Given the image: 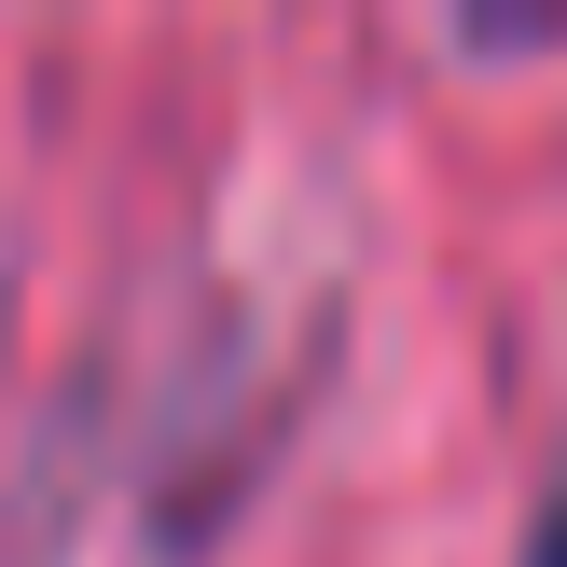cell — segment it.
<instances>
[{
	"label": "cell",
	"mask_w": 567,
	"mask_h": 567,
	"mask_svg": "<svg viewBox=\"0 0 567 567\" xmlns=\"http://www.w3.org/2000/svg\"><path fill=\"white\" fill-rule=\"evenodd\" d=\"M526 567H567V457H554V485H540V513H526Z\"/></svg>",
	"instance_id": "6da1fadb"
}]
</instances>
